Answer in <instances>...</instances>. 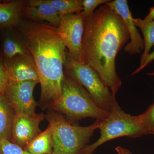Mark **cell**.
I'll return each mask as SVG.
<instances>
[{
  "label": "cell",
  "instance_id": "obj_15",
  "mask_svg": "<svg viewBox=\"0 0 154 154\" xmlns=\"http://www.w3.org/2000/svg\"><path fill=\"white\" fill-rule=\"evenodd\" d=\"M15 113L5 93L0 94V140L11 142Z\"/></svg>",
  "mask_w": 154,
  "mask_h": 154
},
{
  "label": "cell",
  "instance_id": "obj_5",
  "mask_svg": "<svg viewBox=\"0 0 154 154\" xmlns=\"http://www.w3.org/2000/svg\"><path fill=\"white\" fill-rule=\"evenodd\" d=\"M100 121V137L94 143L86 146L79 154H93L99 146L116 138L127 137L134 138L149 134L140 123L138 116L125 113L119 105Z\"/></svg>",
  "mask_w": 154,
  "mask_h": 154
},
{
  "label": "cell",
  "instance_id": "obj_12",
  "mask_svg": "<svg viewBox=\"0 0 154 154\" xmlns=\"http://www.w3.org/2000/svg\"><path fill=\"white\" fill-rule=\"evenodd\" d=\"M22 18L33 22H46L57 27L61 16L47 0H29L23 9Z\"/></svg>",
  "mask_w": 154,
  "mask_h": 154
},
{
  "label": "cell",
  "instance_id": "obj_20",
  "mask_svg": "<svg viewBox=\"0 0 154 154\" xmlns=\"http://www.w3.org/2000/svg\"><path fill=\"white\" fill-rule=\"evenodd\" d=\"M0 154H31L20 146L7 140H0Z\"/></svg>",
  "mask_w": 154,
  "mask_h": 154
},
{
  "label": "cell",
  "instance_id": "obj_9",
  "mask_svg": "<svg viewBox=\"0 0 154 154\" xmlns=\"http://www.w3.org/2000/svg\"><path fill=\"white\" fill-rule=\"evenodd\" d=\"M45 118V115L42 113L15 114L11 142L25 149L41 132L39 125Z\"/></svg>",
  "mask_w": 154,
  "mask_h": 154
},
{
  "label": "cell",
  "instance_id": "obj_13",
  "mask_svg": "<svg viewBox=\"0 0 154 154\" xmlns=\"http://www.w3.org/2000/svg\"><path fill=\"white\" fill-rule=\"evenodd\" d=\"M0 37V53L5 59H10L18 55L32 57L25 38L15 28L1 30Z\"/></svg>",
  "mask_w": 154,
  "mask_h": 154
},
{
  "label": "cell",
  "instance_id": "obj_4",
  "mask_svg": "<svg viewBox=\"0 0 154 154\" xmlns=\"http://www.w3.org/2000/svg\"><path fill=\"white\" fill-rule=\"evenodd\" d=\"M52 133V154H79L88 145L95 130L99 129L100 119L89 126L72 124L61 113L51 110L45 115Z\"/></svg>",
  "mask_w": 154,
  "mask_h": 154
},
{
  "label": "cell",
  "instance_id": "obj_16",
  "mask_svg": "<svg viewBox=\"0 0 154 154\" xmlns=\"http://www.w3.org/2000/svg\"><path fill=\"white\" fill-rule=\"evenodd\" d=\"M54 143L52 133L48 125L44 131L40 133L25 148L31 154H52Z\"/></svg>",
  "mask_w": 154,
  "mask_h": 154
},
{
  "label": "cell",
  "instance_id": "obj_6",
  "mask_svg": "<svg viewBox=\"0 0 154 154\" xmlns=\"http://www.w3.org/2000/svg\"><path fill=\"white\" fill-rule=\"evenodd\" d=\"M66 74L82 86L101 109L110 112L119 105L110 89L93 68L78 62L67 54Z\"/></svg>",
  "mask_w": 154,
  "mask_h": 154
},
{
  "label": "cell",
  "instance_id": "obj_19",
  "mask_svg": "<svg viewBox=\"0 0 154 154\" xmlns=\"http://www.w3.org/2000/svg\"><path fill=\"white\" fill-rule=\"evenodd\" d=\"M139 119L149 134L154 135V103L144 113L138 115Z\"/></svg>",
  "mask_w": 154,
  "mask_h": 154
},
{
  "label": "cell",
  "instance_id": "obj_1",
  "mask_svg": "<svg viewBox=\"0 0 154 154\" xmlns=\"http://www.w3.org/2000/svg\"><path fill=\"white\" fill-rule=\"evenodd\" d=\"M129 39L121 17L106 4L84 19L82 63L98 73L114 96L122 85L116 72V57Z\"/></svg>",
  "mask_w": 154,
  "mask_h": 154
},
{
  "label": "cell",
  "instance_id": "obj_2",
  "mask_svg": "<svg viewBox=\"0 0 154 154\" xmlns=\"http://www.w3.org/2000/svg\"><path fill=\"white\" fill-rule=\"evenodd\" d=\"M15 28L22 34L37 69L41 86L40 105L50 108L60 98L68 51L57 27L22 19Z\"/></svg>",
  "mask_w": 154,
  "mask_h": 154
},
{
  "label": "cell",
  "instance_id": "obj_18",
  "mask_svg": "<svg viewBox=\"0 0 154 154\" xmlns=\"http://www.w3.org/2000/svg\"><path fill=\"white\" fill-rule=\"evenodd\" d=\"M60 16L82 13L83 0H47Z\"/></svg>",
  "mask_w": 154,
  "mask_h": 154
},
{
  "label": "cell",
  "instance_id": "obj_14",
  "mask_svg": "<svg viewBox=\"0 0 154 154\" xmlns=\"http://www.w3.org/2000/svg\"><path fill=\"white\" fill-rule=\"evenodd\" d=\"M26 1H0V30L15 28L22 20Z\"/></svg>",
  "mask_w": 154,
  "mask_h": 154
},
{
  "label": "cell",
  "instance_id": "obj_24",
  "mask_svg": "<svg viewBox=\"0 0 154 154\" xmlns=\"http://www.w3.org/2000/svg\"><path fill=\"white\" fill-rule=\"evenodd\" d=\"M143 20L145 22H151L154 20V7L150 9L149 13Z\"/></svg>",
  "mask_w": 154,
  "mask_h": 154
},
{
  "label": "cell",
  "instance_id": "obj_3",
  "mask_svg": "<svg viewBox=\"0 0 154 154\" xmlns=\"http://www.w3.org/2000/svg\"><path fill=\"white\" fill-rule=\"evenodd\" d=\"M50 109L71 122L88 117L102 119L109 113L99 107L86 89L67 74L62 84L60 98Z\"/></svg>",
  "mask_w": 154,
  "mask_h": 154
},
{
  "label": "cell",
  "instance_id": "obj_23",
  "mask_svg": "<svg viewBox=\"0 0 154 154\" xmlns=\"http://www.w3.org/2000/svg\"><path fill=\"white\" fill-rule=\"evenodd\" d=\"M153 60H154V50L151 53L149 54L146 58L143 64L142 65L140 66L133 73L132 75L136 74L140 72L143 69L145 68L148 65V64Z\"/></svg>",
  "mask_w": 154,
  "mask_h": 154
},
{
  "label": "cell",
  "instance_id": "obj_22",
  "mask_svg": "<svg viewBox=\"0 0 154 154\" xmlns=\"http://www.w3.org/2000/svg\"><path fill=\"white\" fill-rule=\"evenodd\" d=\"M9 83L8 73L5 58L0 53V94L5 93Z\"/></svg>",
  "mask_w": 154,
  "mask_h": 154
},
{
  "label": "cell",
  "instance_id": "obj_7",
  "mask_svg": "<svg viewBox=\"0 0 154 154\" xmlns=\"http://www.w3.org/2000/svg\"><path fill=\"white\" fill-rule=\"evenodd\" d=\"M57 29L69 55L74 60L82 63L81 52L84 31V19L82 13L61 16Z\"/></svg>",
  "mask_w": 154,
  "mask_h": 154
},
{
  "label": "cell",
  "instance_id": "obj_21",
  "mask_svg": "<svg viewBox=\"0 0 154 154\" xmlns=\"http://www.w3.org/2000/svg\"><path fill=\"white\" fill-rule=\"evenodd\" d=\"M108 0H83V9L82 14L83 18L90 17L94 13L95 9L98 6L110 2Z\"/></svg>",
  "mask_w": 154,
  "mask_h": 154
},
{
  "label": "cell",
  "instance_id": "obj_27",
  "mask_svg": "<svg viewBox=\"0 0 154 154\" xmlns=\"http://www.w3.org/2000/svg\"><path fill=\"white\" fill-rule=\"evenodd\" d=\"M117 152V153H118V154H121L119 152Z\"/></svg>",
  "mask_w": 154,
  "mask_h": 154
},
{
  "label": "cell",
  "instance_id": "obj_11",
  "mask_svg": "<svg viewBox=\"0 0 154 154\" xmlns=\"http://www.w3.org/2000/svg\"><path fill=\"white\" fill-rule=\"evenodd\" d=\"M5 60L10 82L35 81L39 83L37 69L32 57L18 55L10 59H5Z\"/></svg>",
  "mask_w": 154,
  "mask_h": 154
},
{
  "label": "cell",
  "instance_id": "obj_25",
  "mask_svg": "<svg viewBox=\"0 0 154 154\" xmlns=\"http://www.w3.org/2000/svg\"><path fill=\"white\" fill-rule=\"evenodd\" d=\"M116 152H119L121 154H133L128 149L122 147L121 146H117L115 148Z\"/></svg>",
  "mask_w": 154,
  "mask_h": 154
},
{
  "label": "cell",
  "instance_id": "obj_10",
  "mask_svg": "<svg viewBox=\"0 0 154 154\" xmlns=\"http://www.w3.org/2000/svg\"><path fill=\"white\" fill-rule=\"evenodd\" d=\"M106 5L121 17L129 33L130 42L125 48V51L130 55L140 53L144 49V42L138 31L126 0L110 1Z\"/></svg>",
  "mask_w": 154,
  "mask_h": 154
},
{
  "label": "cell",
  "instance_id": "obj_17",
  "mask_svg": "<svg viewBox=\"0 0 154 154\" xmlns=\"http://www.w3.org/2000/svg\"><path fill=\"white\" fill-rule=\"evenodd\" d=\"M137 27L140 28L143 36L144 42V52L141 57L140 66L143 64L149 51L154 45V20L145 22L143 19H134Z\"/></svg>",
  "mask_w": 154,
  "mask_h": 154
},
{
  "label": "cell",
  "instance_id": "obj_26",
  "mask_svg": "<svg viewBox=\"0 0 154 154\" xmlns=\"http://www.w3.org/2000/svg\"><path fill=\"white\" fill-rule=\"evenodd\" d=\"M147 75H149L154 76V71L151 73H147Z\"/></svg>",
  "mask_w": 154,
  "mask_h": 154
},
{
  "label": "cell",
  "instance_id": "obj_8",
  "mask_svg": "<svg viewBox=\"0 0 154 154\" xmlns=\"http://www.w3.org/2000/svg\"><path fill=\"white\" fill-rule=\"evenodd\" d=\"M38 82H10L5 94L15 114L35 113L37 102L33 96V90Z\"/></svg>",
  "mask_w": 154,
  "mask_h": 154
}]
</instances>
